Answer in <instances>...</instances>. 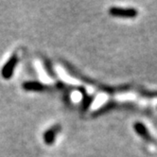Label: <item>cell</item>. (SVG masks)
Here are the masks:
<instances>
[{"instance_id":"obj_1","label":"cell","mask_w":157,"mask_h":157,"mask_svg":"<svg viewBox=\"0 0 157 157\" xmlns=\"http://www.w3.org/2000/svg\"><path fill=\"white\" fill-rule=\"evenodd\" d=\"M17 63H18V58L14 54L6 62V63L2 67L1 75H2L3 78H5V80H10V78L13 77Z\"/></svg>"},{"instance_id":"obj_2","label":"cell","mask_w":157,"mask_h":157,"mask_svg":"<svg viewBox=\"0 0 157 157\" xmlns=\"http://www.w3.org/2000/svg\"><path fill=\"white\" fill-rule=\"evenodd\" d=\"M109 13L112 16L120 18H134L137 15L136 10L134 9H122V8H111Z\"/></svg>"},{"instance_id":"obj_3","label":"cell","mask_w":157,"mask_h":157,"mask_svg":"<svg viewBox=\"0 0 157 157\" xmlns=\"http://www.w3.org/2000/svg\"><path fill=\"white\" fill-rule=\"evenodd\" d=\"M23 88L27 91H35V92H40L44 90V85L39 82H34V81H30V82H25L23 83Z\"/></svg>"},{"instance_id":"obj_4","label":"cell","mask_w":157,"mask_h":157,"mask_svg":"<svg viewBox=\"0 0 157 157\" xmlns=\"http://www.w3.org/2000/svg\"><path fill=\"white\" fill-rule=\"evenodd\" d=\"M58 132L57 128H51L48 130L46 132L44 133V141L46 142L48 145H51L56 138V134Z\"/></svg>"},{"instance_id":"obj_5","label":"cell","mask_w":157,"mask_h":157,"mask_svg":"<svg viewBox=\"0 0 157 157\" xmlns=\"http://www.w3.org/2000/svg\"><path fill=\"white\" fill-rule=\"evenodd\" d=\"M134 130H136V132L139 134L141 137H143L144 139H147V140L151 139L150 133H149L147 128H146L143 124H141V123H138V122L136 123V124H134Z\"/></svg>"}]
</instances>
